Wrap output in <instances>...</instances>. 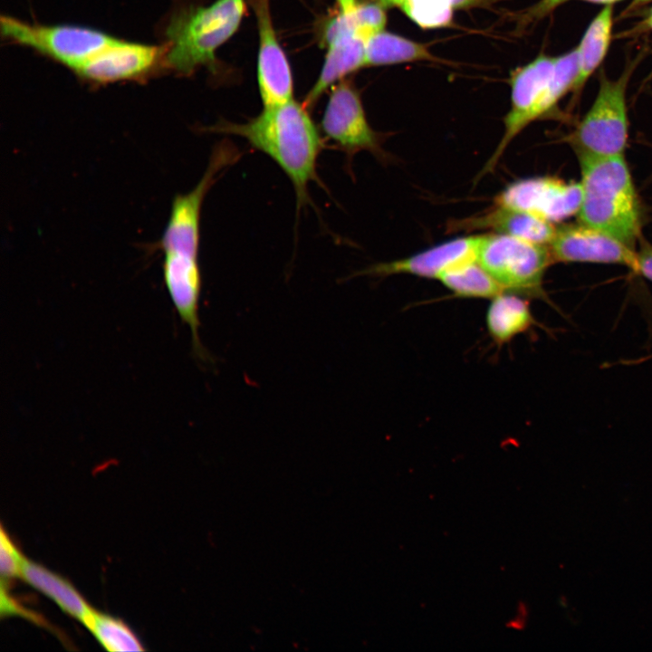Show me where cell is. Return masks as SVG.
<instances>
[{"mask_svg": "<svg viewBox=\"0 0 652 652\" xmlns=\"http://www.w3.org/2000/svg\"><path fill=\"white\" fill-rule=\"evenodd\" d=\"M208 131L242 137L269 156L292 181L298 204L306 203L309 183L318 180L316 168L323 142L304 105L292 99L264 108L247 122L224 120L208 128Z\"/></svg>", "mask_w": 652, "mask_h": 652, "instance_id": "1", "label": "cell"}, {"mask_svg": "<svg viewBox=\"0 0 652 652\" xmlns=\"http://www.w3.org/2000/svg\"><path fill=\"white\" fill-rule=\"evenodd\" d=\"M579 222L604 231L635 249L642 206L624 155L579 156Z\"/></svg>", "mask_w": 652, "mask_h": 652, "instance_id": "2", "label": "cell"}, {"mask_svg": "<svg viewBox=\"0 0 652 652\" xmlns=\"http://www.w3.org/2000/svg\"><path fill=\"white\" fill-rule=\"evenodd\" d=\"M577 73V48L557 57L541 54L511 72V106L503 118V133L477 178L493 172L510 143L572 91Z\"/></svg>", "mask_w": 652, "mask_h": 652, "instance_id": "3", "label": "cell"}, {"mask_svg": "<svg viewBox=\"0 0 652 652\" xmlns=\"http://www.w3.org/2000/svg\"><path fill=\"white\" fill-rule=\"evenodd\" d=\"M244 12V0H216L173 14L165 30L167 65L184 75L201 66L214 69L215 52L236 32Z\"/></svg>", "mask_w": 652, "mask_h": 652, "instance_id": "4", "label": "cell"}, {"mask_svg": "<svg viewBox=\"0 0 652 652\" xmlns=\"http://www.w3.org/2000/svg\"><path fill=\"white\" fill-rule=\"evenodd\" d=\"M476 260L506 292L546 300L543 277L553 262L548 245L508 235L483 234Z\"/></svg>", "mask_w": 652, "mask_h": 652, "instance_id": "5", "label": "cell"}, {"mask_svg": "<svg viewBox=\"0 0 652 652\" xmlns=\"http://www.w3.org/2000/svg\"><path fill=\"white\" fill-rule=\"evenodd\" d=\"M630 71L618 80L602 76L591 107L568 138L579 156L624 155L628 121L626 90Z\"/></svg>", "mask_w": 652, "mask_h": 652, "instance_id": "6", "label": "cell"}, {"mask_svg": "<svg viewBox=\"0 0 652 652\" xmlns=\"http://www.w3.org/2000/svg\"><path fill=\"white\" fill-rule=\"evenodd\" d=\"M1 33L14 43L30 47L76 72L118 38L77 25L29 24L2 15Z\"/></svg>", "mask_w": 652, "mask_h": 652, "instance_id": "7", "label": "cell"}, {"mask_svg": "<svg viewBox=\"0 0 652 652\" xmlns=\"http://www.w3.org/2000/svg\"><path fill=\"white\" fill-rule=\"evenodd\" d=\"M239 156V151L229 141H222L212 151L207 168L197 185L187 194L175 197L159 243L164 254L197 259L200 213L205 196Z\"/></svg>", "mask_w": 652, "mask_h": 652, "instance_id": "8", "label": "cell"}, {"mask_svg": "<svg viewBox=\"0 0 652 652\" xmlns=\"http://www.w3.org/2000/svg\"><path fill=\"white\" fill-rule=\"evenodd\" d=\"M321 125L325 136L349 159L360 151L371 153L383 163L390 158L383 149L384 134L371 128L360 95L348 81L341 80L332 88Z\"/></svg>", "mask_w": 652, "mask_h": 652, "instance_id": "9", "label": "cell"}, {"mask_svg": "<svg viewBox=\"0 0 652 652\" xmlns=\"http://www.w3.org/2000/svg\"><path fill=\"white\" fill-rule=\"evenodd\" d=\"M580 197L579 182L535 177L512 182L494 197V204L554 223L577 215Z\"/></svg>", "mask_w": 652, "mask_h": 652, "instance_id": "10", "label": "cell"}, {"mask_svg": "<svg viewBox=\"0 0 652 652\" xmlns=\"http://www.w3.org/2000/svg\"><path fill=\"white\" fill-rule=\"evenodd\" d=\"M548 247L553 262L612 264L636 272L635 249L613 235L580 222L557 226Z\"/></svg>", "mask_w": 652, "mask_h": 652, "instance_id": "11", "label": "cell"}, {"mask_svg": "<svg viewBox=\"0 0 652 652\" xmlns=\"http://www.w3.org/2000/svg\"><path fill=\"white\" fill-rule=\"evenodd\" d=\"M250 4L259 33L257 78L264 108L281 105L292 100L291 68L273 29L269 0H250Z\"/></svg>", "mask_w": 652, "mask_h": 652, "instance_id": "12", "label": "cell"}, {"mask_svg": "<svg viewBox=\"0 0 652 652\" xmlns=\"http://www.w3.org/2000/svg\"><path fill=\"white\" fill-rule=\"evenodd\" d=\"M167 46L118 39L75 73L99 83L130 80L150 72L165 58Z\"/></svg>", "mask_w": 652, "mask_h": 652, "instance_id": "13", "label": "cell"}, {"mask_svg": "<svg viewBox=\"0 0 652 652\" xmlns=\"http://www.w3.org/2000/svg\"><path fill=\"white\" fill-rule=\"evenodd\" d=\"M481 235L458 237L403 259L377 264L361 273L374 276L410 274L438 279L445 271L476 260Z\"/></svg>", "mask_w": 652, "mask_h": 652, "instance_id": "14", "label": "cell"}, {"mask_svg": "<svg viewBox=\"0 0 652 652\" xmlns=\"http://www.w3.org/2000/svg\"><path fill=\"white\" fill-rule=\"evenodd\" d=\"M322 39L328 52L320 76L305 99L306 108L316 103L329 87L365 66L367 40L349 25L331 18L324 27Z\"/></svg>", "mask_w": 652, "mask_h": 652, "instance_id": "15", "label": "cell"}, {"mask_svg": "<svg viewBox=\"0 0 652 652\" xmlns=\"http://www.w3.org/2000/svg\"><path fill=\"white\" fill-rule=\"evenodd\" d=\"M556 227L553 223L534 215L494 204L478 215L449 220L446 225V232L486 231L548 245L555 235Z\"/></svg>", "mask_w": 652, "mask_h": 652, "instance_id": "16", "label": "cell"}, {"mask_svg": "<svg viewBox=\"0 0 652 652\" xmlns=\"http://www.w3.org/2000/svg\"><path fill=\"white\" fill-rule=\"evenodd\" d=\"M485 322L490 337L498 347L536 324L528 300L512 292H503L491 299Z\"/></svg>", "mask_w": 652, "mask_h": 652, "instance_id": "17", "label": "cell"}, {"mask_svg": "<svg viewBox=\"0 0 652 652\" xmlns=\"http://www.w3.org/2000/svg\"><path fill=\"white\" fill-rule=\"evenodd\" d=\"M20 578L53 599L62 611L82 624L93 610L70 581L26 558Z\"/></svg>", "mask_w": 652, "mask_h": 652, "instance_id": "18", "label": "cell"}, {"mask_svg": "<svg viewBox=\"0 0 652 652\" xmlns=\"http://www.w3.org/2000/svg\"><path fill=\"white\" fill-rule=\"evenodd\" d=\"M419 61L443 62L430 51L427 44L385 29L366 41L365 65L380 66Z\"/></svg>", "mask_w": 652, "mask_h": 652, "instance_id": "19", "label": "cell"}, {"mask_svg": "<svg viewBox=\"0 0 652 652\" xmlns=\"http://www.w3.org/2000/svg\"><path fill=\"white\" fill-rule=\"evenodd\" d=\"M385 8L401 11L422 29L448 27L459 10L486 7L492 0H377Z\"/></svg>", "mask_w": 652, "mask_h": 652, "instance_id": "20", "label": "cell"}, {"mask_svg": "<svg viewBox=\"0 0 652 652\" xmlns=\"http://www.w3.org/2000/svg\"><path fill=\"white\" fill-rule=\"evenodd\" d=\"M612 6L606 5L586 30L578 52V73L572 91H579L605 57L612 29Z\"/></svg>", "mask_w": 652, "mask_h": 652, "instance_id": "21", "label": "cell"}, {"mask_svg": "<svg viewBox=\"0 0 652 652\" xmlns=\"http://www.w3.org/2000/svg\"><path fill=\"white\" fill-rule=\"evenodd\" d=\"M437 280L461 298L493 299L506 292L477 260L457 264L442 273Z\"/></svg>", "mask_w": 652, "mask_h": 652, "instance_id": "22", "label": "cell"}, {"mask_svg": "<svg viewBox=\"0 0 652 652\" xmlns=\"http://www.w3.org/2000/svg\"><path fill=\"white\" fill-rule=\"evenodd\" d=\"M83 625L109 651L144 650L136 634L120 618L93 609Z\"/></svg>", "mask_w": 652, "mask_h": 652, "instance_id": "23", "label": "cell"}, {"mask_svg": "<svg viewBox=\"0 0 652 652\" xmlns=\"http://www.w3.org/2000/svg\"><path fill=\"white\" fill-rule=\"evenodd\" d=\"M336 1L339 13L346 15L366 40L374 34L385 29L387 22L386 8L378 1Z\"/></svg>", "mask_w": 652, "mask_h": 652, "instance_id": "24", "label": "cell"}, {"mask_svg": "<svg viewBox=\"0 0 652 652\" xmlns=\"http://www.w3.org/2000/svg\"><path fill=\"white\" fill-rule=\"evenodd\" d=\"M24 560L25 557L2 526L0 533L1 580L9 581L14 578H20Z\"/></svg>", "mask_w": 652, "mask_h": 652, "instance_id": "25", "label": "cell"}, {"mask_svg": "<svg viewBox=\"0 0 652 652\" xmlns=\"http://www.w3.org/2000/svg\"><path fill=\"white\" fill-rule=\"evenodd\" d=\"M7 587L8 581L2 580L0 594V615L2 618L18 616L38 626L50 628L48 623L44 621L43 617L22 606V604L11 595Z\"/></svg>", "mask_w": 652, "mask_h": 652, "instance_id": "26", "label": "cell"}, {"mask_svg": "<svg viewBox=\"0 0 652 652\" xmlns=\"http://www.w3.org/2000/svg\"><path fill=\"white\" fill-rule=\"evenodd\" d=\"M569 0H540L535 5L528 8L520 16V26H527L529 24L542 19L556 7Z\"/></svg>", "mask_w": 652, "mask_h": 652, "instance_id": "27", "label": "cell"}, {"mask_svg": "<svg viewBox=\"0 0 652 652\" xmlns=\"http://www.w3.org/2000/svg\"><path fill=\"white\" fill-rule=\"evenodd\" d=\"M637 252L636 272L652 282V244L645 240H640L639 248Z\"/></svg>", "mask_w": 652, "mask_h": 652, "instance_id": "28", "label": "cell"}, {"mask_svg": "<svg viewBox=\"0 0 652 652\" xmlns=\"http://www.w3.org/2000/svg\"><path fill=\"white\" fill-rule=\"evenodd\" d=\"M584 1L611 5L612 3L619 1V0H584Z\"/></svg>", "mask_w": 652, "mask_h": 652, "instance_id": "29", "label": "cell"}, {"mask_svg": "<svg viewBox=\"0 0 652 652\" xmlns=\"http://www.w3.org/2000/svg\"><path fill=\"white\" fill-rule=\"evenodd\" d=\"M647 23L649 25V27L652 29V9L650 10V12L648 14Z\"/></svg>", "mask_w": 652, "mask_h": 652, "instance_id": "30", "label": "cell"}, {"mask_svg": "<svg viewBox=\"0 0 652 652\" xmlns=\"http://www.w3.org/2000/svg\"><path fill=\"white\" fill-rule=\"evenodd\" d=\"M642 1H647V0H642Z\"/></svg>", "mask_w": 652, "mask_h": 652, "instance_id": "31", "label": "cell"}]
</instances>
